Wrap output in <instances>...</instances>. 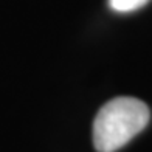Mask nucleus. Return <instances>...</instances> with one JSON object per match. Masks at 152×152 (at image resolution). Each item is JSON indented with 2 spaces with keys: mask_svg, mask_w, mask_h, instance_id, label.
<instances>
[{
  "mask_svg": "<svg viewBox=\"0 0 152 152\" xmlns=\"http://www.w3.org/2000/svg\"><path fill=\"white\" fill-rule=\"evenodd\" d=\"M149 2V0H109L110 8L118 12H129L141 8Z\"/></svg>",
  "mask_w": 152,
  "mask_h": 152,
  "instance_id": "nucleus-2",
  "label": "nucleus"
},
{
  "mask_svg": "<svg viewBox=\"0 0 152 152\" xmlns=\"http://www.w3.org/2000/svg\"><path fill=\"white\" fill-rule=\"evenodd\" d=\"M149 109L143 101L120 96L99 109L93 123V144L98 152H115L140 134L149 123Z\"/></svg>",
  "mask_w": 152,
  "mask_h": 152,
  "instance_id": "nucleus-1",
  "label": "nucleus"
}]
</instances>
